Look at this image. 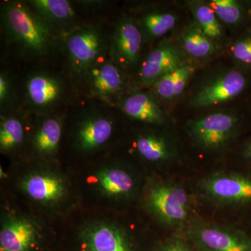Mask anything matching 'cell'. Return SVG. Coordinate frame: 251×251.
<instances>
[{
	"label": "cell",
	"instance_id": "1",
	"mask_svg": "<svg viewBox=\"0 0 251 251\" xmlns=\"http://www.w3.org/2000/svg\"><path fill=\"white\" fill-rule=\"evenodd\" d=\"M1 35L7 61L29 65L62 63V38L48 26L26 0L0 4Z\"/></svg>",
	"mask_w": 251,
	"mask_h": 251
},
{
	"label": "cell",
	"instance_id": "2",
	"mask_svg": "<svg viewBox=\"0 0 251 251\" xmlns=\"http://www.w3.org/2000/svg\"><path fill=\"white\" fill-rule=\"evenodd\" d=\"M23 67V74H18L21 106L31 117L67 110L80 99L62 63Z\"/></svg>",
	"mask_w": 251,
	"mask_h": 251
},
{
	"label": "cell",
	"instance_id": "3",
	"mask_svg": "<svg viewBox=\"0 0 251 251\" xmlns=\"http://www.w3.org/2000/svg\"><path fill=\"white\" fill-rule=\"evenodd\" d=\"M112 21L92 18L62 41V64L76 88L91 69L108 57Z\"/></svg>",
	"mask_w": 251,
	"mask_h": 251
},
{
	"label": "cell",
	"instance_id": "4",
	"mask_svg": "<svg viewBox=\"0 0 251 251\" xmlns=\"http://www.w3.org/2000/svg\"><path fill=\"white\" fill-rule=\"evenodd\" d=\"M76 90L80 99L115 108L122 99L136 89L133 77L114 64L108 56L86 74Z\"/></svg>",
	"mask_w": 251,
	"mask_h": 251
},
{
	"label": "cell",
	"instance_id": "5",
	"mask_svg": "<svg viewBox=\"0 0 251 251\" xmlns=\"http://www.w3.org/2000/svg\"><path fill=\"white\" fill-rule=\"evenodd\" d=\"M247 114L242 110L214 112L188 122L193 143L204 151H219L227 148L240 133Z\"/></svg>",
	"mask_w": 251,
	"mask_h": 251
},
{
	"label": "cell",
	"instance_id": "6",
	"mask_svg": "<svg viewBox=\"0 0 251 251\" xmlns=\"http://www.w3.org/2000/svg\"><path fill=\"white\" fill-rule=\"evenodd\" d=\"M148 44L143 31L129 12H122L112 20L109 58L126 74L135 76L146 55Z\"/></svg>",
	"mask_w": 251,
	"mask_h": 251
},
{
	"label": "cell",
	"instance_id": "7",
	"mask_svg": "<svg viewBox=\"0 0 251 251\" xmlns=\"http://www.w3.org/2000/svg\"><path fill=\"white\" fill-rule=\"evenodd\" d=\"M251 90V72L234 64L203 80L191 94L189 103L202 108L239 98Z\"/></svg>",
	"mask_w": 251,
	"mask_h": 251
},
{
	"label": "cell",
	"instance_id": "8",
	"mask_svg": "<svg viewBox=\"0 0 251 251\" xmlns=\"http://www.w3.org/2000/svg\"><path fill=\"white\" fill-rule=\"evenodd\" d=\"M80 119L75 131V144L82 151H92L103 147L115 131L112 110L115 108L99 102L79 99Z\"/></svg>",
	"mask_w": 251,
	"mask_h": 251
},
{
	"label": "cell",
	"instance_id": "9",
	"mask_svg": "<svg viewBox=\"0 0 251 251\" xmlns=\"http://www.w3.org/2000/svg\"><path fill=\"white\" fill-rule=\"evenodd\" d=\"M31 9L59 37L66 36L94 18L84 1L26 0Z\"/></svg>",
	"mask_w": 251,
	"mask_h": 251
},
{
	"label": "cell",
	"instance_id": "10",
	"mask_svg": "<svg viewBox=\"0 0 251 251\" xmlns=\"http://www.w3.org/2000/svg\"><path fill=\"white\" fill-rule=\"evenodd\" d=\"M177 41L163 39L145 56L133 81L136 90L149 89L166 75L188 60Z\"/></svg>",
	"mask_w": 251,
	"mask_h": 251
},
{
	"label": "cell",
	"instance_id": "11",
	"mask_svg": "<svg viewBox=\"0 0 251 251\" xmlns=\"http://www.w3.org/2000/svg\"><path fill=\"white\" fill-rule=\"evenodd\" d=\"M148 205L165 224L171 226H179L187 219L189 196L184 188L177 185L158 184L150 190Z\"/></svg>",
	"mask_w": 251,
	"mask_h": 251
},
{
	"label": "cell",
	"instance_id": "12",
	"mask_svg": "<svg viewBox=\"0 0 251 251\" xmlns=\"http://www.w3.org/2000/svg\"><path fill=\"white\" fill-rule=\"evenodd\" d=\"M201 251H251V240L237 231L216 225H198L191 231Z\"/></svg>",
	"mask_w": 251,
	"mask_h": 251
},
{
	"label": "cell",
	"instance_id": "13",
	"mask_svg": "<svg viewBox=\"0 0 251 251\" xmlns=\"http://www.w3.org/2000/svg\"><path fill=\"white\" fill-rule=\"evenodd\" d=\"M115 108L128 118L146 125H163L168 120L161 101L150 88L133 91Z\"/></svg>",
	"mask_w": 251,
	"mask_h": 251
},
{
	"label": "cell",
	"instance_id": "14",
	"mask_svg": "<svg viewBox=\"0 0 251 251\" xmlns=\"http://www.w3.org/2000/svg\"><path fill=\"white\" fill-rule=\"evenodd\" d=\"M202 188L209 197L222 203L251 201V179L233 175H215L203 180Z\"/></svg>",
	"mask_w": 251,
	"mask_h": 251
},
{
	"label": "cell",
	"instance_id": "15",
	"mask_svg": "<svg viewBox=\"0 0 251 251\" xmlns=\"http://www.w3.org/2000/svg\"><path fill=\"white\" fill-rule=\"evenodd\" d=\"M143 31L148 44L163 39L176 27L179 22L177 14L167 10L145 7L128 11Z\"/></svg>",
	"mask_w": 251,
	"mask_h": 251
},
{
	"label": "cell",
	"instance_id": "16",
	"mask_svg": "<svg viewBox=\"0 0 251 251\" xmlns=\"http://www.w3.org/2000/svg\"><path fill=\"white\" fill-rule=\"evenodd\" d=\"M198 62L188 59L184 64L161 77L150 87L161 102H170L184 93L188 82L198 69Z\"/></svg>",
	"mask_w": 251,
	"mask_h": 251
},
{
	"label": "cell",
	"instance_id": "17",
	"mask_svg": "<svg viewBox=\"0 0 251 251\" xmlns=\"http://www.w3.org/2000/svg\"><path fill=\"white\" fill-rule=\"evenodd\" d=\"M135 151L145 160L153 163L172 159L176 153L173 140L152 130H145L133 140Z\"/></svg>",
	"mask_w": 251,
	"mask_h": 251
},
{
	"label": "cell",
	"instance_id": "18",
	"mask_svg": "<svg viewBox=\"0 0 251 251\" xmlns=\"http://www.w3.org/2000/svg\"><path fill=\"white\" fill-rule=\"evenodd\" d=\"M68 110L45 116L34 117L40 122L31 139L36 152L50 155L57 151L62 138L64 117Z\"/></svg>",
	"mask_w": 251,
	"mask_h": 251
},
{
	"label": "cell",
	"instance_id": "19",
	"mask_svg": "<svg viewBox=\"0 0 251 251\" xmlns=\"http://www.w3.org/2000/svg\"><path fill=\"white\" fill-rule=\"evenodd\" d=\"M176 41L188 58L197 62L210 58L220 48L194 21L182 29Z\"/></svg>",
	"mask_w": 251,
	"mask_h": 251
},
{
	"label": "cell",
	"instance_id": "20",
	"mask_svg": "<svg viewBox=\"0 0 251 251\" xmlns=\"http://www.w3.org/2000/svg\"><path fill=\"white\" fill-rule=\"evenodd\" d=\"M29 116V114L22 109L1 114L0 149L1 151H14L24 143L27 131L24 120Z\"/></svg>",
	"mask_w": 251,
	"mask_h": 251
},
{
	"label": "cell",
	"instance_id": "21",
	"mask_svg": "<svg viewBox=\"0 0 251 251\" xmlns=\"http://www.w3.org/2000/svg\"><path fill=\"white\" fill-rule=\"evenodd\" d=\"M209 4L222 24L242 31L251 25V10L249 1L211 0Z\"/></svg>",
	"mask_w": 251,
	"mask_h": 251
},
{
	"label": "cell",
	"instance_id": "22",
	"mask_svg": "<svg viewBox=\"0 0 251 251\" xmlns=\"http://www.w3.org/2000/svg\"><path fill=\"white\" fill-rule=\"evenodd\" d=\"M35 230L30 223L15 219L5 225L0 233L1 251H27L34 242Z\"/></svg>",
	"mask_w": 251,
	"mask_h": 251
},
{
	"label": "cell",
	"instance_id": "23",
	"mask_svg": "<svg viewBox=\"0 0 251 251\" xmlns=\"http://www.w3.org/2000/svg\"><path fill=\"white\" fill-rule=\"evenodd\" d=\"M23 188L33 199L46 202L59 201L65 190L58 177L46 174L31 175L23 182Z\"/></svg>",
	"mask_w": 251,
	"mask_h": 251
},
{
	"label": "cell",
	"instance_id": "24",
	"mask_svg": "<svg viewBox=\"0 0 251 251\" xmlns=\"http://www.w3.org/2000/svg\"><path fill=\"white\" fill-rule=\"evenodd\" d=\"M88 251H131L119 229L99 225L89 229L85 236Z\"/></svg>",
	"mask_w": 251,
	"mask_h": 251
},
{
	"label": "cell",
	"instance_id": "25",
	"mask_svg": "<svg viewBox=\"0 0 251 251\" xmlns=\"http://www.w3.org/2000/svg\"><path fill=\"white\" fill-rule=\"evenodd\" d=\"M187 6L194 18V22L205 35L221 48L225 39L224 26L209 3L189 1Z\"/></svg>",
	"mask_w": 251,
	"mask_h": 251
},
{
	"label": "cell",
	"instance_id": "26",
	"mask_svg": "<svg viewBox=\"0 0 251 251\" xmlns=\"http://www.w3.org/2000/svg\"><path fill=\"white\" fill-rule=\"evenodd\" d=\"M12 63L4 60L0 70V110L1 114L21 109L19 78Z\"/></svg>",
	"mask_w": 251,
	"mask_h": 251
},
{
	"label": "cell",
	"instance_id": "27",
	"mask_svg": "<svg viewBox=\"0 0 251 251\" xmlns=\"http://www.w3.org/2000/svg\"><path fill=\"white\" fill-rule=\"evenodd\" d=\"M99 184L103 191L110 195H126L133 188V180L123 170L112 168L99 175Z\"/></svg>",
	"mask_w": 251,
	"mask_h": 251
},
{
	"label": "cell",
	"instance_id": "28",
	"mask_svg": "<svg viewBox=\"0 0 251 251\" xmlns=\"http://www.w3.org/2000/svg\"><path fill=\"white\" fill-rule=\"evenodd\" d=\"M234 64L251 72V25L237 33L229 46Z\"/></svg>",
	"mask_w": 251,
	"mask_h": 251
},
{
	"label": "cell",
	"instance_id": "29",
	"mask_svg": "<svg viewBox=\"0 0 251 251\" xmlns=\"http://www.w3.org/2000/svg\"><path fill=\"white\" fill-rule=\"evenodd\" d=\"M161 251H192L184 240L175 238L168 241L163 246Z\"/></svg>",
	"mask_w": 251,
	"mask_h": 251
},
{
	"label": "cell",
	"instance_id": "30",
	"mask_svg": "<svg viewBox=\"0 0 251 251\" xmlns=\"http://www.w3.org/2000/svg\"><path fill=\"white\" fill-rule=\"evenodd\" d=\"M242 155L244 158L251 161V140H249L246 146L244 147Z\"/></svg>",
	"mask_w": 251,
	"mask_h": 251
},
{
	"label": "cell",
	"instance_id": "31",
	"mask_svg": "<svg viewBox=\"0 0 251 251\" xmlns=\"http://www.w3.org/2000/svg\"><path fill=\"white\" fill-rule=\"evenodd\" d=\"M250 103H249V107H250L251 110V99H250Z\"/></svg>",
	"mask_w": 251,
	"mask_h": 251
},
{
	"label": "cell",
	"instance_id": "32",
	"mask_svg": "<svg viewBox=\"0 0 251 251\" xmlns=\"http://www.w3.org/2000/svg\"><path fill=\"white\" fill-rule=\"evenodd\" d=\"M249 5H250V8H251V1H249Z\"/></svg>",
	"mask_w": 251,
	"mask_h": 251
}]
</instances>
